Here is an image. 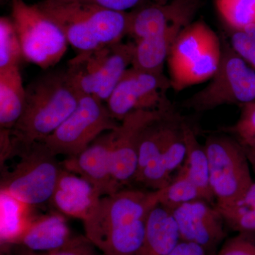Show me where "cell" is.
<instances>
[{"label":"cell","mask_w":255,"mask_h":255,"mask_svg":"<svg viewBox=\"0 0 255 255\" xmlns=\"http://www.w3.org/2000/svg\"><path fill=\"white\" fill-rule=\"evenodd\" d=\"M80 97L65 69L40 75L26 87L22 114L11 136L23 144L43 141L73 113Z\"/></svg>","instance_id":"6da1fadb"},{"label":"cell","mask_w":255,"mask_h":255,"mask_svg":"<svg viewBox=\"0 0 255 255\" xmlns=\"http://www.w3.org/2000/svg\"><path fill=\"white\" fill-rule=\"evenodd\" d=\"M36 4L59 26L78 53L119 43L128 35L130 12L77 0H42Z\"/></svg>","instance_id":"7a4b0ae2"},{"label":"cell","mask_w":255,"mask_h":255,"mask_svg":"<svg viewBox=\"0 0 255 255\" xmlns=\"http://www.w3.org/2000/svg\"><path fill=\"white\" fill-rule=\"evenodd\" d=\"M221 58V37L204 21L187 24L178 34L167 58L171 87L181 92L211 80Z\"/></svg>","instance_id":"3957f363"},{"label":"cell","mask_w":255,"mask_h":255,"mask_svg":"<svg viewBox=\"0 0 255 255\" xmlns=\"http://www.w3.org/2000/svg\"><path fill=\"white\" fill-rule=\"evenodd\" d=\"M11 140L13 154L20 159L2 174L1 191L29 207L50 202L63 169L57 156L41 141L23 144Z\"/></svg>","instance_id":"277c9868"},{"label":"cell","mask_w":255,"mask_h":255,"mask_svg":"<svg viewBox=\"0 0 255 255\" xmlns=\"http://www.w3.org/2000/svg\"><path fill=\"white\" fill-rule=\"evenodd\" d=\"M135 42H119L85 53L69 60L65 69L80 95L107 102L124 74L131 66Z\"/></svg>","instance_id":"5b68a950"},{"label":"cell","mask_w":255,"mask_h":255,"mask_svg":"<svg viewBox=\"0 0 255 255\" xmlns=\"http://www.w3.org/2000/svg\"><path fill=\"white\" fill-rule=\"evenodd\" d=\"M222 58L217 71L206 86L184 101V107L197 112H207L223 105L255 102V70L221 37Z\"/></svg>","instance_id":"8992f818"},{"label":"cell","mask_w":255,"mask_h":255,"mask_svg":"<svg viewBox=\"0 0 255 255\" xmlns=\"http://www.w3.org/2000/svg\"><path fill=\"white\" fill-rule=\"evenodd\" d=\"M11 19L23 59L43 70L55 66L68 50V41L58 24L38 5L11 0Z\"/></svg>","instance_id":"52a82bcc"},{"label":"cell","mask_w":255,"mask_h":255,"mask_svg":"<svg viewBox=\"0 0 255 255\" xmlns=\"http://www.w3.org/2000/svg\"><path fill=\"white\" fill-rule=\"evenodd\" d=\"M204 147L216 206L238 204L253 182L244 147L236 138L225 135H210Z\"/></svg>","instance_id":"ba28073f"},{"label":"cell","mask_w":255,"mask_h":255,"mask_svg":"<svg viewBox=\"0 0 255 255\" xmlns=\"http://www.w3.org/2000/svg\"><path fill=\"white\" fill-rule=\"evenodd\" d=\"M119 125L105 102L81 95L73 113L41 142L55 155L71 157L78 155L105 132L117 130Z\"/></svg>","instance_id":"9c48e42d"},{"label":"cell","mask_w":255,"mask_h":255,"mask_svg":"<svg viewBox=\"0 0 255 255\" xmlns=\"http://www.w3.org/2000/svg\"><path fill=\"white\" fill-rule=\"evenodd\" d=\"M171 87L164 74L142 71L130 67L124 74L106 102L111 114L121 122L138 110H157L171 107L167 92Z\"/></svg>","instance_id":"30bf717a"},{"label":"cell","mask_w":255,"mask_h":255,"mask_svg":"<svg viewBox=\"0 0 255 255\" xmlns=\"http://www.w3.org/2000/svg\"><path fill=\"white\" fill-rule=\"evenodd\" d=\"M159 204V190L121 189L101 198L93 214L83 221L87 238L106 230L146 219Z\"/></svg>","instance_id":"8fae6325"},{"label":"cell","mask_w":255,"mask_h":255,"mask_svg":"<svg viewBox=\"0 0 255 255\" xmlns=\"http://www.w3.org/2000/svg\"><path fill=\"white\" fill-rule=\"evenodd\" d=\"M172 107L157 110H138L128 114L116 130L112 149V172L121 187L133 182L137 170L138 147L144 130L171 112ZM123 188V187H122Z\"/></svg>","instance_id":"7c38bea8"},{"label":"cell","mask_w":255,"mask_h":255,"mask_svg":"<svg viewBox=\"0 0 255 255\" xmlns=\"http://www.w3.org/2000/svg\"><path fill=\"white\" fill-rule=\"evenodd\" d=\"M116 130L105 132L78 155L67 157L62 167L78 174L99 191L102 196L122 189L112 172V149Z\"/></svg>","instance_id":"4fadbf2b"},{"label":"cell","mask_w":255,"mask_h":255,"mask_svg":"<svg viewBox=\"0 0 255 255\" xmlns=\"http://www.w3.org/2000/svg\"><path fill=\"white\" fill-rule=\"evenodd\" d=\"M172 211L182 241L199 245L209 255L226 237L224 220L216 206L208 201H191Z\"/></svg>","instance_id":"5bb4252c"},{"label":"cell","mask_w":255,"mask_h":255,"mask_svg":"<svg viewBox=\"0 0 255 255\" xmlns=\"http://www.w3.org/2000/svg\"><path fill=\"white\" fill-rule=\"evenodd\" d=\"M102 197L90 182L63 168L50 202L60 214L83 222L93 214Z\"/></svg>","instance_id":"9a60e30c"},{"label":"cell","mask_w":255,"mask_h":255,"mask_svg":"<svg viewBox=\"0 0 255 255\" xmlns=\"http://www.w3.org/2000/svg\"><path fill=\"white\" fill-rule=\"evenodd\" d=\"M77 237L72 233L66 216L56 211L32 218L14 245L33 251L48 252L65 248Z\"/></svg>","instance_id":"2e32d148"},{"label":"cell","mask_w":255,"mask_h":255,"mask_svg":"<svg viewBox=\"0 0 255 255\" xmlns=\"http://www.w3.org/2000/svg\"><path fill=\"white\" fill-rule=\"evenodd\" d=\"M181 241L172 210L159 204L147 216L145 238L137 255H168Z\"/></svg>","instance_id":"e0dca14e"},{"label":"cell","mask_w":255,"mask_h":255,"mask_svg":"<svg viewBox=\"0 0 255 255\" xmlns=\"http://www.w3.org/2000/svg\"><path fill=\"white\" fill-rule=\"evenodd\" d=\"M186 153L187 147L181 125L164 152L137 172L133 182L150 188L151 191L163 189L173 179L171 176L174 171L182 165Z\"/></svg>","instance_id":"ac0fdd59"},{"label":"cell","mask_w":255,"mask_h":255,"mask_svg":"<svg viewBox=\"0 0 255 255\" xmlns=\"http://www.w3.org/2000/svg\"><path fill=\"white\" fill-rule=\"evenodd\" d=\"M187 22L178 21L159 34L135 41L131 67L149 73L164 74V63L167 61L172 45Z\"/></svg>","instance_id":"d6986e66"},{"label":"cell","mask_w":255,"mask_h":255,"mask_svg":"<svg viewBox=\"0 0 255 255\" xmlns=\"http://www.w3.org/2000/svg\"><path fill=\"white\" fill-rule=\"evenodd\" d=\"M177 5H146L130 11L129 36L135 41L159 34L173 23L187 21V15Z\"/></svg>","instance_id":"ffe728a7"},{"label":"cell","mask_w":255,"mask_h":255,"mask_svg":"<svg viewBox=\"0 0 255 255\" xmlns=\"http://www.w3.org/2000/svg\"><path fill=\"white\" fill-rule=\"evenodd\" d=\"M182 129L187 153L178 173L189 178L199 188L204 199L211 202L215 197L210 183L209 159L205 147L201 145L194 129L184 121Z\"/></svg>","instance_id":"44dd1931"},{"label":"cell","mask_w":255,"mask_h":255,"mask_svg":"<svg viewBox=\"0 0 255 255\" xmlns=\"http://www.w3.org/2000/svg\"><path fill=\"white\" fill-rule=\"evenodd\" d=\"M26 99L19 67L0 70V127L11 130L22 114Z\"/></svg>","instance_id":"7402d4cb"},{"label":"cell","mask_w":255,"mask_h":255,"mask_svg":"<svg viewBox=\"0 0 255 255\" xmlns=\"http://www.w3.org/2000/svg\"><path fill=\"white\" fill-rule=\"evenodd\" d=\"M1 248L12 246L17 241L31 221L28 216L29 206L1 191Z\"/></svg>","instance_id":"603a6c76"},{"label":"cell","mask_w":255,"mask_h":255,"mask_svg":"<svg viewBox=\"0 0 255 255\" xmlns=\"http://www.w3.org/2000/svg\"><path fill=\"white\" fill-rule=\"evenodd\" d=\"M196 200H205L202 193L189 178L179 173L159 190V204L171 210Z\"/></svg>","instance_id":"cb8c5ba5"},{"label":"cell","mask_w":255,"mask_h":255,"mask_svg":"<svg viewBox=\"0 0 255 255\" xmlns=\"http://www.w3.org/2000/svg\"><path fill=\"white\" fill-rule=\"evenodd\" d=\"M220 16L232 30L255 25V0H216Z\"/></svg>","instance_id":"d4e9b609"},{"label":"cell","mask_w":255,"mask_h":255,"mask_svg":"<svg viewBox=\"0 0 255 255\" xmlns=\"http://www.w3.org/2000/svg\"><path fill=\"white\" fill-rule=\"evenodd\" d=\"M23 59L17 32L11 17L0 18V70L19 67Z\"/></svg>","instance_id":"484cf974"},{"label":"cell","mask_w":255,"mask_h":255,"mask_svg":"<svg viewBox=\"0 0 255 255\" xmlns=\"http://www.w3.org/2000/svg\"><path fill=\"white\" fill-rule=\"evenodd\" d=\"M95 246L86 236H78L69 246L55 251L36 252L17 245L1 248L6 255H95Z\"/></svg>","instance_id":"4316f807"},{"label":"cell","mask_w":255,"mask_h":255,"mask_svg":"<svg viewBox=\"0 0 255 255\" xmlns=\"http://www.w3.org/2000/svg\"><path fill=\"white\" fill-rule=\"evenodd\" d=\"M216 208L224 222L233 231L240 233H255V209L241 204Z\"/></svg>","instance_id":"83f0119b"},{"label":"cell","mask_w":255,"mask_h":255,"mask_svg":"<svg viewBox=\"0 0 255 255\" xmlns=\"http://www.w3.org/2000/svg\"><path fill=\"white\" fill-rule=\"evenodd\" d=\"M228 41L235 52L255 70V25L241 31L232 30Z\"/></svg>","instance_id":"f1b7e54d"},{"label":"cell","mask_w":255,"mask_h":255,"mask_svg":"<svg viewBox=\"0 0 255 255\" xmlns=\"http://www.w3.org/2000/svg\"><path fill=\"white\" fill-rule=\"evenodd\" d=\"M241 107L238 122L232 127L226 128V131L234 135L236 140L244 145L255 138V102Z\"/></svg>","instance_id":"f546056e"},{"label":"cell","mask_w":255,"mask_h":255,"mask_svg":"<svg viewBox=\"0 0 255 255\" xmlns=\"http://www.w3.org/2000/svg\"><path fill=\"white\" fill-rule=\"evenodd\" d=\"M254 233H239L223 245L217 255H255Z\"/></svg>","instance_id":"4dcf8cb0"},{"label":"cell","mask_w":255,"mask_h":255,"mask_svg":"<svg viewBox=\"0 0 255 255\" xmlns=\"http://www.w3.org/2000/svg\"><path fill=\"white\" fill-rule=\"evenodd\" d=\"M77 1H85L102 6L113 11L121 12H130L146 6L151 4L149 0H77Z\"/></svg>","instance_id":"1f68e13d"},{"label":"cell","mask_w":255,"mask_h":255,"mask_svg":"<svg viewBox=\"0 0 255 255\" xmlns=\"http://www.w3.org/2000/svg\"><path fill=\"white\" fill-rule=\"evenodd\" d=\"M168 255H210L202 247L195 243L181 241Z\"/></svg>","instance_id":"d6a6232c"},{"label":"cell","mask_w":255,"mask_h":255,"mask_svg":"<svg viewBox=\"0 0 255 255\" xmlns=\"http://www.w3.org/2000/svg\"><path fill=\"white\" fill-rule=\"evenodd\" d=\"M242 205L248 206L251 209H255V182L250 186L247 190L246 194H244L241 200L238 203Z\"/></svg>","instance_id":"836d02e7"},{"label":"cell","mask_w":255,"mask_h":255,"mask_svg":"<svg viewBox=\"0 0 255 255\" xmlns=\"http://www.w3.org/2000/svg\"><path fill=\"white\" fill-rule=\"evenodd\" d=\"M244 149L246 150V155L248 156L250 164H251L252 168H253L255 174V151L250 150V149L246 148V147H244Z\"/></svg>","instance_id":"e575fe53"},{"label":"cell","mask_w":255,"mask_h":255,"mask_svg":"<svg viewBox=\"0 0 255 255\" xmlns=\"http://www.w3.org/2000/svg\"><path fill=\"white\" fill-rule=\"evenodd\" d=\"M243 146L244 147H246V148L250 149V150L255 151V138L253 139V140H251V142H248L246 145Z\"/></svg>","instance_id":"d590c367"},{"label":"cell","mask_w":255,"mask_h":255,"mask_svg":"<svg viewBox=\"0 0 255 255\" xmlns=\"http://www.w3.org/2000/svg\"><path fill=\"white\" fill-rule=\"evenodd\" d=\"M5 255L4 253H3V255Z\"/></svg>","instance_id":"8d00e7d4"}]
</instances>
